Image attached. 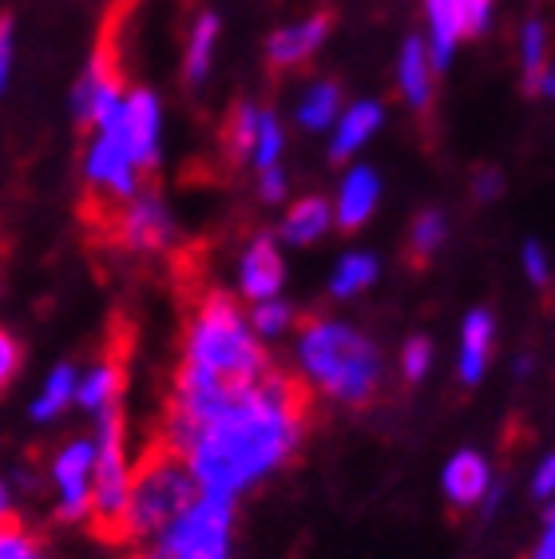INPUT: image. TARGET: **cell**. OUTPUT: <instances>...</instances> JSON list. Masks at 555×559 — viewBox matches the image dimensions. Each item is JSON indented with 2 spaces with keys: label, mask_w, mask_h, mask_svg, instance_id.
<instances>
[{
  "label": "cell",
  "mask_w": 555,
  "mask_h": 559,
  "mask_svg": "<svg viewBox=\"0 0 555 559\" xmlns=\"http://www.w3.org/2000/svg\"><path fill=\"white\" fill-rule=\"evenodd\" d=\"M12 80V21L0 16V92L9 87Z\"/></svg>",
  "instance_id": "cell-34"
},
{
  "label": "cell",
  "mask_w": 555,
  "mask_h": 559,
  "mask_svg": "<svg viewBox=\"0 0 555 559\" xmlns=\"http://www.w3.org/2000/svg\"><path fill=\"white\" fill-rule=\"evenodd\" d=\"M191 468L179 452H172L163 441H151L131 464L128 480V508H123V544H147L155 532L172 524L179 512L199 500Z\"/></svg>",
  "instance_id": "cell-4"
},
{
  "label": "cell",
  "mask_w": 555,
  "mask_h": 559,
  "mask_svg": "<svg viewBox=\"0 0 555 559\" xmlns=\"http://www.w3.org/2000/svg\"><path fill=\"white\" fill-rule=\"evenodd\" d=\"M330 28H333V12L330 9L314 12V16H306V21H298V24L278 28V33L267 40L270 68H274V72H294V68H302L314 52H318L321 44H326Z\"/></svg>",
  "instance_id": "cell-12"
},
{
  "label": "cell",
  "mask_w": 555,
  "mask_h": 559,
  "mask_svg": "<svg viewBox=\"0 0 555 559\" xmlns=\"http://www.w3.org/2000/svg\"><path fill=\"white\" fill-rule=\"evenodd\" d=\"M270 369L267 349L243 318L238 301L219 286H206L194 298L182 330V361L179 373L203 377L211 385H246Z\"/></svg>",
  "instance_id": "cell-2"
},
{
  "label": "cell",
  "mask_w": 555,
  "mask_h": 559,
  "mask_svg": "<svg viewBox=\"0 0 555 559\" xmlns=\"http://www.w3.org/2000/svg\"><path fill=\"white\" fill-rule=\"evenodd\" d=\"M377 199H381V179H377L374 167H353L342 179L338 211H333V218H338L345 235H353V230H362L369 223V215L377 211Z\"/></svg>",
  "instance_id": "cell-14"
},
{
  "label": "cell",
  "mask_w": 555,
  "mask_h": 559,
  "mask_svg": "<svg viewBox=\"0 0 555 559\" xmlns=\"http://www.w3.org/2000/svg\"><path fill=\"white\" fill-rule=\"evenodd\" d=\"M21 366H24V345L9 330H0V393L12 385V377L21 373Z\"/></svg>",
  "instance_id": "cell-30"
},
{
  "label": "cell",
  "mask_w": 555,
  "mask_h": 559,
  "mask_svg": "<svg viewBox=\"0 0 555 559\" xmlns=\"http://www.w3.org/2000/svg\"><path fill=\"white\" fill-rule=\"evenodd\" d=\"M4 520H12V504H9V488L0 485V524H4Z\"/></svg>",
  "instance_id": "cell-37"
},
{
  "label": "cell",
  "mask_w": 555,
  "mask_h": 559,
  "mask_svg": "<svg viewBox=\"0 0 555 559\" xmlns=\"http://www.w3.org/2000/svg\"><path fill=\"white\" fill-rule=\"evenodd\" d=\"M342 116V84L338 80H318L306 87V96L298 104V123L306 131L330 128L333 119Z\"/></svg>",
  "instance_id": "cell-22"
},
{
  "label": "cell",
  "mask_w": 555,
  "mask_h": 559,
  "mask_svg": "<svg viewBox=\"0 0 555 559\" xmlns=\"http://www.w3.org/2000/svg\"><path fill=\"white\" fill-rule=\"evenodd\" d=\"M0 559H48L40 548V539L33 532H24L16 520L0 524Z\"/></svg>",
  "instance_id": "cell-28"
},
{
  "label": "cell",
  "mask_w": 555,
  "mask_h": 559,
  "mask_svg": "<svg viewBox=\"0 0 555 559\" xmlns=\"http://www.w3.org/2000/svg\"><path fill=\"white\" fill-rule=\"evenodd\" d=\"M250 330L258 337H282L294 325V310H290L282 298H267V301H255V310H250Z\"/></svg>",
  "instance_id": "cell-26"
},
{
  "label": "cell",
  "mask_w": 555,
  "mask_h": 559,
  "mask_svg": "<svg viewBox=\"0 0 555 559\" xmlns=\"http://www.w3.org/2000/svg\"><path fill=\"white\" fill-rule=\"evenodd\" d=\"M96 464H92V532L104 544H123V508H128V441H123V401L96 413Z\"/></svg>",
  "instance_id": "cell-5"
},
{
  "label": "cell",
  "mask_w": 555,
  "mask_h": 559,
  "mask_svg": "<svg viewBox=\"0 0 555 559\" xmlns=\"http://www.w3.org/2000/svg\"><path fill=\"white\" fill-rule=\"evenodd\" d=\"M428 366H433V342L428 337H409L405 349H401V377L409 385H416V381H425Z\"/></svg>",
  "instance_id": "cell-29"
},
{
  "label": "cell",
  "mask_w": 555,
  "mask_h": 559,
  "mask_svg": "<svg viewBox=\"0 0 555 559\" xmlns=\"http://www.w3.org/2000/svg\"><path fill=\"white\" fill-rule=\"evenodd\" d=\"M310 409V385L270 366L255 381L226 389L182 437L179 456L203 496L238 500L298 452Z\"/></svg>",
  "instance_id": "cell-1"
},
{
  "label": "cell",
  "mask_w": 555,
  "mask_h": 559,
  "mask_svg": "<svg viewBox=\"0 0 555 559\" xmlns=\"http://www.w3.org/2000/svg\"><path fill=\"white\" fill-rule=\"evenodd\" d=\"M377 259L374 254H365V250H353V254H345L342 262H338V270H333L330 278V294L333 298H353V294L369 290L377 282Z\"/></svg>",
  "instance_id": "cell-24"
},
{
  "label": "cell",
  "mask_w": 555,
  "mask_h": 559,
  "mask_svg": "<svg viewBox=\"0 0 555 559\" xmlns=\"http://www.w3.org/2000/svg\"><path fill=\"white\" fill-rule=\"evenodd\" d=\"M298 366L310 385L350 409L374 405L381 393V354L357 325L306 318L298 334Z\"/></svg>",
  "instance_id": "cell-3"
},
{
  "label": "cell",
  "mask_w": 555,
  "mask_h": 559,
  "mask_svg": "<svg viewBox=\"0 0 555 559\" xmlns=\"http://www.w3.org/2000/svg\"><path fill=\"white\" fill-rule=\"evenodd\" d=\"M255 135H258V108L238 99L223 128V159H231V167L250 159L255 155Z\"/></svg>",
  "instance_id": "cell-21"
},
{
  "label": "cell",
  "mask_w": 555,
  "mask_h": 559,
  "mask_svg": "<svg viewBox=\"0 0 555 559\" xmlns=\"http://www.w3.org/2000/svg\"><path fill=\"white\" fill-rule=\"evenodd\" d=\"M523 270L532 278L535 290H547L552 286V262H547V250L540 242H523Z\"/></svg>",
  "instance_id": "cell-31"
},
{
  "label": "cell",
  "mask_w": 555,
  "mask_h": 559,
  "mask_svg": "<svg viewBox=\"0 0 555 559\" xmlns=\"http://www.w3.org/2000/svg\"><path fill=\"white\" fill-rule=\"evenodd\" d=\"M278 155H282V123H278L274 111L258 108V135H255V167L267 171V167H278Z\"/></svg>",
  "instance_id": "cell-27"
},
{
  "label": "cell",
  "mask_w": 555,
  "mask_h": 559,
  "mask_svg": "<svg viewBox=\"0 0 555 559\" xmlns=\"http://www.w3.org/2000/svg\"><path fill=\"white\" fill-rule=\"evenodd\" d=\"M235 548V500L199 496L187 512L155 532L135 559H231Z\"/></svg>",
  "instance_id": "cell-6"
},
{
  "label": "cell",
  "mask_w": 555,
  "mask_h": 559,
  "mask_svg": "<svg viewBox=\"0 0 555 559\" xmlns=\"http://www.w3.org/2000/svg\"><path fill=\"white\" fill-rule=\"evenodd\" d=\"M92 464H96V444L68 441L52 461L56 485V516L64 524H80L92 512Z\"/></svg>",
  "instance_id": "cell-9"
},
{
  "label": "cell",
  "mask_w": 555,
  "mask_h": 559,
  "mask_svg": "<svg viewBox=\"0 0 555 559\" xmlns=\"http://www.w3.org/2000/svg\"><path fill=\"white\" fill-rule=\"evenodd\" d=\"M214 40H219V16L214 12H199V21L191 24V40H187V56H182V80L187 84H203L211 72Z\"/></svg>",
  "instance_id": "cell-20"
},
{
  "label": "cell",
  "mask_w": 555,
  "mask_h": 559,
  "mask_svg": "<svg viewBox=\"0 0 555 559\" xmlns=\"http://www.w3.org/2000/svg\"><path fill=\"white\" fill-rule=\"evenodd\" d=\"M528 559H555V527H552V520L544 524V536L535 539V548H532V556Z\"/></svg>",
  "instance_id": "cell-36"
},
{
  "label": "cell",
  "mask_w": 555,
  "mask_h": 559,
  "mask_svg": "<svg viewBox=\"0 0 555 559\" xmlns=\"http://www.w3.org/2000/svg\"><path fill=\"white\" fill-rule=\"evenodd\" d=\"M492 342H496V322H492L488 310H469L464 318V330H460V381L464 385H481L484 369H488L492 357Z\"/></svg>",
  "instance_id": "cell-16"
},
{
  "label": "cell",
  "mask_w": 555,
  "mask_h": 559,
  "mask_svg": "<svg viewBox=\"0 0 555 559\" xmlns=\"http://www.w3.org/2000/svg\"><path fill=\"white\" fill-rule=\"evenodd\" d=\"M552 488H555V461H552V456H544V464L535 468L532 496H535V500H547V496H552Z\"/></svg>",
  "instance_id": "cell-35"
},
{
  "label": "cell",
  "mask_w": 555,
  "mask_h": 559,
  "mask_svg": "<svg viewBox=\"0 0 555 559\" xmlns=\"http://www.w3.org/2000/svg\"><path fill=\"white\" fill-rule=\"evenodd\" d=\"M75 397V366H56L52 377L44 381V393L36 397L33 417L36 420H52L68 409V401Z\"/></svg>",
  "instance_id": "cell-25"
},
{
  "label": "cell",
  "mask_w": 555,
  "mask_h": 559,
  "mask_svg": "<svg viewBox=\"0 0 555 559\" xmlns=\"http://www.w3.org/2000/svg\"><path fill=\"white\" fill-rule=\"evenodd\" d=\"M385 123V108L377 99H357L353 108L342 111L338 119V131H333V143H330V155L333 163H345L353 151H362L365 143L374 140V131Z\"/></svg>",
  "instance_id": "cell-17"
},
{
  "label": "cell",
  "mask_w": 555,
  "mask_h": 559,
  "mask_svg": "<svg viewBox=\"0 0 555 559\" xmlns=\"http://www.w3.org/2000/svg\"><path fill=\"white\" fill-rule=\"evenodd\" d=\"M330 218H333V206L321 194H306V199H298V203L290 206L286 223H282V238H286L290 247H310V242H318L330 230Z\"/></svg>",
  "instance_id": "cell-19"
},
{
  "label": "cell",
  "mask_w": 555,
  "mask_h": 559,
  "mask_svg": "<svg viewBox=\"0 0 555 559\" xmlns=\"http://www.w3.org/2000/svg\"><path fill=\"white\" fill-rule=\"evenodd\" d=\"M445 238H449L445 215H440V211H421V215L413 218V230H409V266L425 270Z\"/></svg>",
  "instance_id": "cell-23"
},
{
  "label": "cell",
  "mask_w": 555,
  "mask_h": 559,
  "mask_svg": "<svg viewBox=\"0 0 555 559\" xmlns=\"http://www.w3.org/2000/svg\"><path fill=\"white\" fill-rule=\"evenodd\" d=\"M286 282V266H282V254H278V242L270 235H258L250 247H246L243 262H238V290L243 298L255 306V301L278 298Z\"/></svg>",
  "instance_id": "cell-13"
},
{
  "label": "cell",
  "mask_w": 555,
  "mask_h": 559,
  "mask_svg": "<svg viewBox=\"0 0 555 559\" xmlns=\"http://www.w3.org/2000/svg\"><path fill=\"white\" fill-rule=\"evenodd\" d=\"M492 488V468L481 452L460 449L449 464H445V496L452 508H476L484 504V496Z\"/></svg>",
  "instance_id": "cell-15"
},
{
  "label": "cell",
  "mask_w": 555,
  "mask_h": 559,
  "mask_svg": "<svg viewBox=\"0 0 555 559\" xmlns=\"http://www.w3.org/2000/svg\"><path fill=\"white\" fill-rule=\"evenodd\" d=\"M492 4L496 0H425L428 12V64L433 72H449L452 52L460 40L481 36L492 21Z\"/></svg>",
  "instance_id": "cell-8"
},
{
  "label": "cell",
  "mask_w": 555,
  "mask_h": 559,
  "mask_svg": "<svg viewBox=\"0 0 555 559\" xmlns=\"http://www.w3.org/2000/svg\"><path fill=\"white\" fill-rule=\"evenodd\" d=\"M397 84L405 92V104L425 116L433 108V64H428L425 40L421 36H409L405 48H401V60H397Z\"/></svg>",
  "instance_id": "cell-18"
},
{
  "label": "cell",
  "mask_w": 555,
  "mask_h": 559,
  "mask_svg": "<svg viewBox=\"0 0 555 559\" xmlns=\"http://www.w3.org/2000/svg\"><path fill=\"white\" fill-rule=\"evenodd\" d=\"M258 199H262V203H282V199H286V171H282V167L258 171Z\"/></svg>",
  "instance_id": "cell-32"
},
{
  "label": "cell",
  "mask_w": 555,
  "mask_h": 559,
  "mask_svg": "<svg viewBox=\"0 0 555 559\" xmlns=\"http://www.w3.org/2000/svg\"><path fill=\"white\" fill-rule=\"evenodd\" d=\"M119 123H123V135H128V147L135 155L139 175L147 179L160 167V99L151 96L147 87L123 92Z\"/></svg>",
  "instance_id": "cell-11"
},
{
  "label": "cell",
  "mask_w": 555,
  "mask_h": 559,
  "mask_svg": "<svg viewBox=\"0 0 555 559\" xmlns=\"http://www.w3.org/2000/svg\"><path fill=\"white\" fill-rule=\"evenodd\" d=\"M99 235L107 242H116L119 250H131V254H163L175 242V223L167 215L163 194L151 183H143L128 203H119L111 211V218L99 226Z\"/></svg>",
  "instance_id": "cell-7"
},
{
  "label": "cell",
  "mask_w": 555,
  "mask_h": 559,
  "mask_svg": "<svg viewBox=\"0 0 555 559\" xmlns=\"http://www.w3.org/2000/svg\"><path fill=\"white\" fill-rule=\"evenodd\" d=\"M128 357H131V330L111 325L104 357L84 377H75V401L92 413L107 409V405H119L123 401V385H128Z\"/></svg>",
  "instance_id": "cell-10"
},
{
  "label": "cell",
  "mask_w": 555,
  "mask_h": 559,
  "mask_svg": "<svg viewBox=\"0 0 555 559\" xmlns=\"http://www.w3.org/2000/svg\"><path fill=\"white\" fill-rule=\"evenodd\" d=\"M504 187V175L496 171V167H484V171L472 175V194L481 199V203H488V199H496Z\"/></svg>",
  "instance_id": "cell-33"
}]
</instances>
